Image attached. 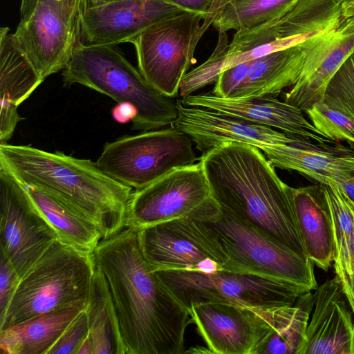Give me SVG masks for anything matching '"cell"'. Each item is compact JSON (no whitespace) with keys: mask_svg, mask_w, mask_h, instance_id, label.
<instances>
[{"mask_svg":"<svg viewBox=\"0 0 354 354\" xmlns=\"http://www.w3.org/2000/svg\"><path fill=\"white\" fill-rule=\"evenodd\" d=\"M107 286L124 354H181L193 323L188 310L152 271L137 230L126 226L93 251Z\"/></svg>","mask_w":354,"mask_h":354,"instance_id":"cell-1","label":"cell"},{"mask_svg":"<svg viewBox=\"0 0 354 354\" xmlns=\"http://www.w3.org/2000/svg\"><path fill=\"white\" fill-rule=\"evenodd\" d=\"M198 160L222 209L307 257L295 216L292 187L279 178L260 149L242 142H223L203 152Z\"/></svg>","mask_w":354,"mask_h":354,"instance_id":"cell-2","label":"cell"},{"mask_svg":"<svg viewBox=\"0 0 354 354\" xmlns=\"http://www.w3.org/2000/svg\"><path fill=\"white\" fill-rule=\"evenodd\" d=\"M0 167L22 185L45 188L80 208L95 221L103 239L127 226L133 189L89 159L4 143L0 144Z\"/></svg>","mask_w":354,"mask_h":354,"instance_id":"cell-3","label":"cell"},{"mask_svg":"<svg viewBox=\"0 0 354 354\" xmlns=\"http://www.w3.org/2000/svg\"><path fill=\"white\" fill-rule=\"evenodd\" d=\"M62 77L65 86L82 84L118 103L133 104L138 111L133 129L156 130L177 119V100L150 84L112 46L86 44L80 39Z\"/></svg>","mask_w":354,"mask_h":354,"instance_id":"cell-4","label":"cell"},{"mask_svg":"<svg viewBox=\"0 0 354 354\" xmlns=\"http://www.w3.org/2000/svg\"><path fill=\"white\" fill-rule=\"evenodd\" d=\"M95 269L93 252L57 240L20 278L0 330L42 313L87 307Z\"/></svg>","mask_w":354,"mask_h":354,"instance_id":"cell-5","label":"cell"},{"mask_svg":"<svg viewBox=\"0 0 354 354\" xmlns=\"http://www.w3.org/2000/svg\"><path fill=\"white\" fill-rule=\"evenodd\" d=\"M183 11L151 26L132 39L138 70L160 93L175 97L183 77L194 63L196 48L218 15Z\"/></svg>","mask_w":354,"mask_h":354,"instance_id":"cell-6","label":"cell"},{"mask_svg":"<svg viewBox=\"0 0 354 354\" xmlns=\"http://www.w3.org/2000/svg\"><path fill=\"white\" fill-rule=\"evenodd\" d=\"M207 223L229 259L227 272L281 279L311 291L318 288L314 263L308 257L297 253L254 225L224 209L218 219Z\"/></svg>","mask_w":354,"mask_h":354,"instance_id":"cell-7","label":"cell"},{"mask_svg":"<svg viewBox=\"0 0 354 354\" xmlns=\"http://www.w3.org/2000/svg\"><path fill=\"white\" fill-rule=\"evenodd\" d=\"M192 140L172 125L106 143L95 162L106 174L134 189L198 160Z\"/></svg>","mask_w":354,"mask_h":354,"instance_id":"cell-8","label":"cell"},{"mask_svg":"<svg viewBox=\"0 0 354 354\" xmlns=\"http://www.w3.org/2000/svg\"><path fill=\"white\" fill-rule=\"evenodd\" d=\"M153 272L187 310L192 304L201 301L228 302L251 308L292 306L301 295L311 292L292 282L252 274Z\"/></svg>","mask_w":354,"mask_h":354,"instance_id":"cell-9","label":"cell"},{"mask_svg":"<svg viewBox=\"0 0 354 354\" xmlns=\"http://www.w3.org/2000/svg\"><path fill=\"white\" fill-rule=\"evenodd\" d=\"M221 215V207L199 161L175 169L132 192L127 205V226L139 230L180 218L210 223Z\"/></svg>","mask_w":354,"mask_h":354,"instance_id":"cell-10","label":"cell"},{"mask_svg":"<svg viewBox=\"0 0 354 354\" xmlns=\"http://www.w3.org/2000/svg\"><path fill=\"white\" fill-rule=\"evenodd\" d=\"M140 250L152 271L227 270L229 259L207 223L180 218L137 230Z\"/></svg>","mask_w":354,"mask_h":354,"instance_id":"cell-11","label":"cell"},{"mask_svg":"<svg viewBox=\"0 0 354 354\" xmlns=\"http://www.w3.org/2000/svg\"><path fill=\"white\" fill-rule=\"evenodd\" d=\"M58 236L25 188L0 167V248L21 278Z\"/></svg>","mask_w":354,"mask_h":354,"instance_id":"cell-12","label":"cell"},{"mask_svg":"<svg viewBox=\"0 0 354 354\" xmlns=\"http://www.w3.org/2000/svg\"><path fill=\"white\" fill-rule=\"evenodd\" d=\"M183 11L165 0H81L80 37L86 44L113 46Z\"/></svg>","mask_w":354,"mask_h":354,"instance_id":"cell-13","label":"cell"},{"mask_svg":"<svg viewBox=\"0 0 354 354\" xmlns=\"http://www.w3.org/2000/svg\"><path fill=\"white\" fill-rule=\"evenodd\" d=\"M198 333L215 354H260L270 327L254 308L201 301L188 308Z\"/></svg>","mask_w":354,"mask_h":354,"instance_id":"cell-14","label":"cell"},{"mask_svg":"<svg viewBox=\"0 0 354 354\" xmlns=\"http://www.w3.org/2000/svg\"><path fill=\"white\" fill-rule=\"evenodd\" d=\"M13 35L45 80L63 71L69 62L80 39L79 19H67L40 2L28 20H20Z\"/></svg>","mask_w":354,"mask_h":354,"instance_id":"cell-15","label":"cell"},{"mask_svg":"<svg viewBox=\"0 0 354 354\" xmlns=\"http://www.w3.org/2000/svg\"><path fill=\"white\" fill-rule=\"evenodd\" d=\"M342 6L337 0H298L281 16L243 33H236L227 52L247 50L274 41L298 45L337 29Z\"/></svg>","mask_w":354,"mask_h":354,"instance_id":"cell-16","label":"cell"},{"mask_svg":"<svg viewBox=\"0 0 354 354\" xmlns=\"http://www.w3.org/2000/svg\"><path fill=\"white\" fill-rule=\"evenodd\" d=\"M178 117L172 126L186 133L203 152L223 142H236L261 149L289 144L292 137L272 127L214 110L187 106L177 100Z\"/></svg>","mask_w":354,"mask_h":354,"instance_id":"cell-17","label":"cell"},{"mask_svg":"<svg viewBox=\"0 0 354 354\" xmlns=\"http://www.w3.org/2000/svg\"><path fill=\"white\" fill-rule=\"evenodd\" d=\"M313 313L299 354H354V318L339 279L316 290Z\"/></svg>","mask_w":354,"mask_h":354,"instance_id":"cell-18","label":"cell"},{"mask_svg":"<svg viewBox=\"0 0 354 354\" xmlns=\"http://www.w3.org/2000/svg\"><path fill=\"white\" fill-rule=\"evenodd\" d=\"M184 104L220 111L281 130L319 143L335 142L322 135L303 115L302 110L272 95L222 98L213 94L189 95L180 100Z\"/></svg>","mask_w":354,"mask_h":354,"instance_id":"cell-19","label":"cell"},{"mask_svg":"<svg viewBox=\"0 0 354 354\" xmlns=\"http://www.w3.org/2000/svg\"><path fill=\"white\" fill-rule=\"evenodd\" d=\"M290 136L289 144L260 149L274 167L296 171L319 184L334 186L354 171L352 149Z\"/></svg>","mask_w":354,"mask_h":354,"instance_id":"cell-20","label":"cell"},{"mask_svg":"<svg viewBox=\"0 0 354 354\" xmlns=\"http://www.w3.org/2000/svg\"><path fill=\"white\" fill-rule=\"evenodd\" d=\"M338 28L325 35L310 50L300 77L285 94L284 102L305 111L323 101L330 80L354 50V32L345 33Z\"/></svg>","mask_w":354,"mask_h":354,"instance_id":"cell-21","label":"cell"},{"mask_svg":"<svg viewBox=\"0 0 354 354\" xmlns=\"http://www.w3.org/2000/svg\"><path fill=\"white\" fill-rule=\"evenodd\" d=\"M297 225L306 256L327 271L334 261L333 227L321 184L292 187Z\"/></svg>","mask_w":354,"mask_h":354,"instance_id":"cell-22","label":"cell"},{"mask_svg":"<svg viewBox=\"0 0 354 354\" xmlns=\"http://www.w3.org/2000/svg\"><path fill=\"white\" fill-rule=\"evenodd\" d=\"M326 34L252 59L245 79L232 98L277 95L293 86L310 50Z\"/></svg>","mask_w":354,"mask_h":354,"instance_id":"cell-23","label":"cell"},{"mask_svg":"<svg viewBox=\"0 0 354 354\" xmlns=\"http://www.w3.org/2000/svg\"><path fill=\"white\" fill-rule=\"evenodd\" d=\"M22 186L53 227L59 241L80 250H94L103 238L98 226L89 216L50 190Z\"/></svg>","mask_w":354,"mask_h":354,"instance_id":"cell-24","label":"cell"},{"mask_svg":"<svg viewBox=\"0 0 354 354\" xmlns=\"http://www.w3.org/2000/svg\"><path fill=\"white\" fill-rule=\"evenodd\" d=\"M86 307L42 313L0 330L1 354H48L71 322Z\"/></svg>","mask_w":354,"mask_h":354,"instance_id":"cell-25","label":"cell"},{"mask_svg":"<svg viewBox=\"0 0 354 354\" xmlns=\"http://www.w3.org/2000/svg\"><path fill=\"white\" fill-rule=\"evenodd\" d=\"M315 295H301L292 306L254 308L270 327L260 354H299L306 341V331Z\"/></svg>","mask_w":354,"mask_h":354,"instance_id":"cell-26","label":"cell"},{"mask_svg":"<svg viewBox=\"0 0 354 354\" xmlns=\"http://www.w3.org/2000/svg\"><path fill=\"white\" fill-rule=\"evenodd\" d=\"M44 80L8 27L0 29V101L19 106Z\"/></svg>","mask_w":354,"mask_h":354,"instance_id":"cell-27","label":"cell"},{"mask_svg":"<svg viewBox=\"0 0 354 354\" xmlns=\"http://www.w3.org/2000/svg\"><path fill=\"white\" fill-rule=\"evenodd\" d=\"M86 313L91 353L124 354L107 286L102 273L97 268Z\"/></svg>","mask_w":354,"mask_h":354,"instance_id":"cell-28","label":"cell"},{"mask_svg":"<svg viewBox=\"0 0 354 354\" xmlns=\"http://www.w3.org/2000/svg\"><path fill=\"white\" fill-rule=\"evenodd\" d=\"M297 1L222 0L212 26L217 31H250L281 16Z\"/></svg>","mask_w":354,"mask_h":354,"instance_id":"cell-29","label":"cell"},{"mask_svg":"<svg viewBox=\"0 0 354 354\" xmlns=\"http://www.w3.org/2000/svg\"><path fill=\"white\" fill-rule=\"evenodd\" d=\"M321 185L333 222L335 272L342 280L354 272V205L337 187Z\"/></svg>","mask_w":354,"mask_h":354,"instance_id":"cell-30","label":"cell"},{"mask_svg":"<svg viewBox=\"0 0 354 354\" xmlns=\"http://www.w3.org/2000/svg\"><path fill=\"white\" fill-rule=\"evenodd\" d=\"M313 125L334 142L354 145V118L322 101L305 111Z\"/></svg>","mask_w":354,"mask_h":354,"instance_id":"cell-31","label":"cell"},{"mask_svg":"<svg viewBox=\"0 0 354 354\" xmlns=\"http://www.w3.org/2000/svg\"><path fill=\"white\" fill-rule=\"evenodd\" d=\"M217 44L210 57L202 64L188 72L183 77L179 87L182 97L216 82L223 71L225 54L228 47L226 32L218 31Z\"/></svg>","mask_w":354,"mask_h":354,"instance_id":"cell-32","label":"cell"},{"mask_svg":"<svg viewBox=\"0 0 354 354\" xmlns=\"http://www.w3.org/2000/svg\"><path fill=\"white\" fill-rule=\"evenodd\" d=\"M323 102L354 118V50L330 80Z\"/></svg>","mask_w":354,"mask_h":354,"instance_id":"cell-33","label":"cell"},{"mask_svg":"<svg viewBox=\"0 0 354 354\" xmlns=\"http://www.w3.org/2000/svg\"><path fill=\"white\" fill-rule=\"evenodd\" d=\"M88 337V322L86 308L68 326L48 354H77Z\"/></svg>","mask_w":354,"mask_h":354,"instance_id":"cell-34","label":"cell"},{"mask_svg":"<svg viewBox=\"0 0 354 354\" xmlns=\"http://www.w3.org/2000/svg\"><path fill=\"white\" fill-rule=\"evenodd\" d=\"M251 61L239 64L223 71L215 82L212 94L222 98H232L245 79Z\"/></svg>","mask_w":354,"mask_h":354,"instance_id":"cell-35","label":"cell"},{"mask_svg":"<svg viewBox=\"0 0 354 354\" xmlns=\"http://www.w3.org/2000/svg\"><path fill=\"white\" fill-rule=\"evenodd\" d=\"M81 0H21V20H28L33 13L37 4L45 3L53 8L59 15L67 19H79V9Z\"/></svg>","mask_w":354,"mask_h":354,"instance_id":"cell-36","label":"cell"},{"mask_svg":"<svg viewBox=\"0 0 354 354\" xmlns=\"http://www.w3.org/2000/svg\"><path fill=\"white\" fill-rule=\"evenodd\" d=\"M20 277L8 258L0 252V317L6 312Z\"/></svg>","mask_w":354,"mask_h":354,"instance_id":"cell-37","label":"cell"},{"mask_svg":"<svg viewBox=\"0 0 354 354\" xmlns=\"http://www.w3.org/2000/svg\"><path fill=\"white\" fill-rule=\"evenodd\" d=\"M0 142L4 144L10 139L22 118L18 114V106L4 101H0Z\"/></svg>","mask_w":354,"mask_h":354,"instance_id":"cell-38","label":"cell"},{"mask_svg":"<svg viewBox=\"0 0 354 354\" xmlns=\"http://www.w3.org/2000/svg\"><path fill=\"white\" fill-rule=\"evenodd\" d=\"M187 12L208 15L218 9L222 0H165Z\"/></svg>","mask_w":354,"mask_h":354,"instance_id":"cell-39","label":"cell"},{"mask_svg":"<svg viewBox=\"0 0 354 354\" xmlns=\"http://www.w3.org/2000/svg\"><path fill=\"white\" fill-rule=\"evenodd\" d=\"M112 117L118 123L125 124L133 121L137 115L136 108L127 102L118 103L112 109Z\"/></svg>","mask_w":354,"mask_h":354,"instance_id":"cell-40","label":"cell"},{"mask_svg":"<svg viewBox=\"0 0 354 354\" xmlns=\"http://www.w3.org/2000/svg\"><path fill=\"white\" fill-rule=\"evenodd\" d=\"M339 29L345 33L354 32V3L342 6Z\"/></svg>","mask_w":354,"mask_h":354,"instance_id":"cell-41","label":"cell"},{"mask_svg":"<svg viewBox=\"0 0 354 354\" xmlns=\"http://www.w3.org/2000/svg\"><path fill=\"white\" fill-rule=\"evenodd\" d=\"M339 281L354 318V272L351 275L347 276Z\"/></svg>","mask_w":354,"mask_h":354,"instance_id":"cell-42","label":"cell"},{"mask_svg":"<svg viewBox=\"0 0 354 354\" xmlns=\"http://www.w3.org/2000/svg\"><path fill=\"white\" fill-rule=\"evenodd\" d=\"M335 187L339 188L354 205V171L345 180L337 183Z\"/></svg>","mask_w":354,"mask_h":354,"instance_id":"cell-43","label":"cell"},{"mask_svg":"<svg viewBox=\"0 0 354 354\" xmlns=\"http://www.w3.org/2000/svg\"><path fill=\"white\" fill-rule=\"evenodd\" d=\"M212 353L209 348H205L201 346H196L190 348L187 351H185L184 353Z\"/></svg>","mask_w":354,"mask_h":354,"instance_id":"cell-44","label":"cell"},{"mask_svg":"<svg viewBox=\"0 0 354 354\" xmlns=\"http://www.w3.org/2000/svg\"><path fill=\"white\" fill-rule=\"evenodd\" d=\"M337 1H338L342 4V6L354 3V0H337Z\"/></svg>","mask_w":354,"mask_h":354,"instance_id":"cell-45","label":"cell"}]
</instances>
